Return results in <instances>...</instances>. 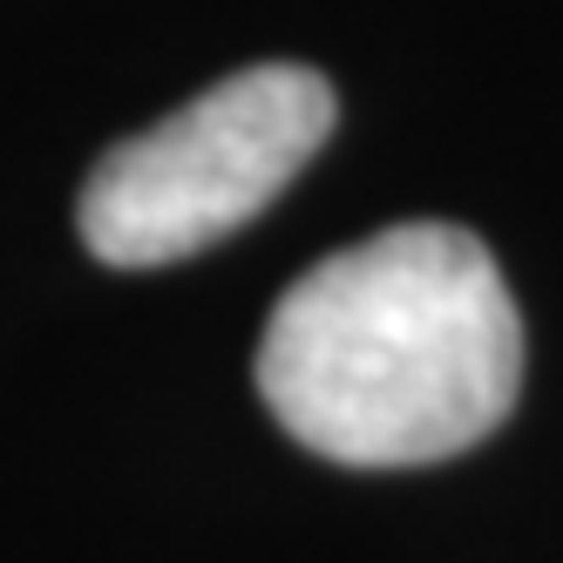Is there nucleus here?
<instances>
[{
  "label": "nucleus",
  "mask_w": 563,
  "mask_h": 563,
  "mask_svg": "<svg viewBox=\"0 0 563 563\" xmlns=\"http://www.w3.org/2000/svg\"><path fill=\"white\" fill-rule=\"evenodd\" d=\"M522 387V319L462 224H394L319 258L272 306L258 394L299 449L346 468L449 462Z\"/></svg>",
  "instance_id": "obj_1"
},
{
  "label": "nucleus",
  "mask_w": 563,
  "mask_h": 563,
  "mask_svg": "<svg viewBox=\"0 0 563 563\" xmlns=\"http://www.w3.org/2000/svg\"><path fill=\"white\" fill-rule=\"evenodd\" d=\"M333 82L299 62H258L190 96L156 130L102 150L82 184V245L102 265L150 272L218 245L286 190L333 136Z\"/></svg>",
  "instance_id": "obj_2"
}]
</instances>
